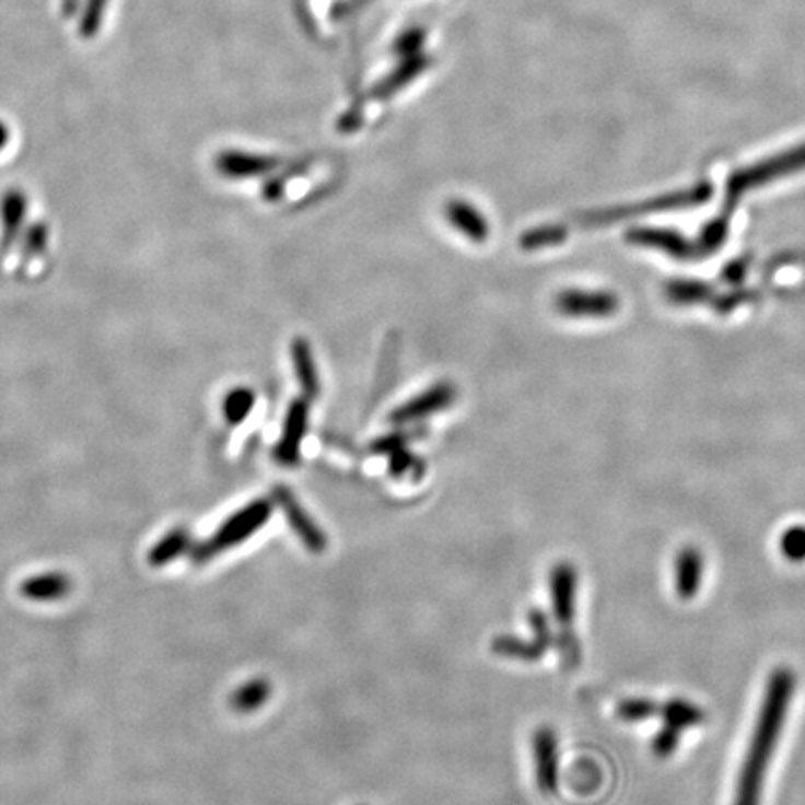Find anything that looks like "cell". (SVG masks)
Listing matches in <instances>:
<instances>
[{
  "label": "cell",
  "mask_w": 805,
  "mask_h": 805,
  "mask_svg": "<svg viewBox=\"0 0 805 805\" xmlns=\"http://www.w3.org/2000/svg\"><path fill=\"white\" fill-rule=\"evenodd\" d=\"M794 688L796 677L793 669L778 667L770 675L759 716L755 722L754 735L749 738L748 754L738 774L735 805H759L767 770L785 725L786 712L793 701Z\"/></svg>",
  "instance_id": "cell-1"
},
{
  "label": "cell",
  "mask_w": 805,
  "mask_h": 805,
  "mask_svg": "<svg viewBox=\"0 0 805 805\" xmlns=\"http://www.w3.org/2000/svg\"><path fill=\"white\" fill-rule=\"evenodd\" d=\"M271 515L272 503L269 500L265 498L254 500L243 510L226 518L208 541L200 542L192 550V560L203 563V561L213 560L214 556L226 552L230 548L237 547L252 535L258 534L259 529L269 523Z\"/></svg>",
  "instance_id": "cell-2"
},
{
  "label": "cell",
  "mask_w": 805,
  "mask_h": 805,
  "mask_svg": "<svg viewBox=\"0 0 805 805\" xmlns=\"http://www.w3.org/2000/svg\"><path fill=\"white\" fill-rule=\"evenodd\" d=\"M711 183H698L693 189L682 190V192H677V195L661 196V198H653V200L634 203V206H623V208L604 209V211H595V213H585L580 217L579 222L580 226L585 228L610 226L611 222L623 221V219H629V217L693 208V206L704 203V201L711 198Z\"/></svg>",
  "instance_id": "cell-3"
},
{
  "label": "cell",
  "mask_w": 805,
  "mask_h": 805,
  "mask_svg": "<svg viewBox=\"0 0 805 805\" xmlns=\"http://www.w3.org/2000/svg\"><path fill=\"white\" fill-rule=\"evenodd\" d=\"M805 168V144L794 150L783 151L780 155L767 159L762 163L754 164L749 168L738 171L727 182V195L730 198H738L746 195L748 190L762 187L767 183L774 182L778 177L794 174Z\"/></svg>",
  "instance_id": "cell-4"
},
{
  "label": "cell",
  "mask_w": 805,
  "mask_h": 805,
  "mask_svg": "<svg viewBox=\"0 0 805 805\" xmlns=\"http://www.w3.org/2000/svg\"><path fill=\"white\" fill-rule=\"evenodd\" d=\"M550 603H552L553 619L558 621L561 635H571L574 616H576V587H579V574L573 563L560 561L552 567L550 579Z\"/></svg>",
  "instance_id": "cell-5"
},
{
  "label": "cell",
  "mask_w": 805,
  "mask_h": 805,
  "mask_svg": "<svg viewBox=\"0 0 805 805\" xmlns=\"http://www.w3.org/2000/svg\"><path fill=\"white\" fill-rule=\"evenodd\" d=\"M532 755H534L535 783L542 794L558 793L560 786V744L552 727L542 725L532 736Z\"/></svg>",
  "instance_id": "cell-6"
},
{
  "label": "cell",
  "mask_w": 805,
  "mask_h": 805,
  "mask_svg": "<svg viewBox=\"0 0 805 805\" xmlns=\"http://www.w3.org/2000/svg\"><path fill=\"white\" fill-rule=\"evenodd\" d=\"M556 310L573 319H604L619 310V299L608 291L567 290L556 296Z\"/></svg>",
  "instance_id": "cell-7"
},
{
  "label": "cell",
  "mask_w": 805,
  "mask_h": 805,
  "mask_svg": "<svg viewBox=\"0 0 805 805\" xmlns=\"http://www.w3.org/2000/svg\"><path fill=\"white\" fill-rule=\"evenodd\" d=\"M275 500L282 508L283 515L288 518L291 529L301 539L302 545L312 553H323L327 548V535L315 524L314 518L304 511L301 502L293 497V492L285 487L275 489Z\"/></svg>",
  "instance_id": "cell-8"
},
{
  "label": "cell",
  "mask_w": 805,
  "mask_h": 805,
  "mask_svg": "<svg viewBox=\"0 0 805 805\" xmlns=\"http://www.w3.org/2000/svg\"><path fill=\"white\" fill-rule=\"evenodd\" d=\"M455 399V388L450 383H439L422 392L420 396L412 397L407 402L399 405L390 415V422L396 425L418 422L428 416L436 415L446 409Z\"/></svg>",
  "instance_id": "cell-9"
},
{
  "label": "cell",
  "mask_w": 805,
  "mask_h": 805,
  "mask_svg": "<svg viewBox=\"0 0 805 805\" xmlns=\"http://www.w3.org/2000/svg\"><path fill=\"white\" fill-rule=\"evenodd\" d=\"M627 240L634 245L649 246L656 250L667 252L669 256L680 259L703 258L704 252L699 241H690L680 233L669 230H654V228H634L627 233Z\"/></svg>",
  "instance_id": "cell-10"
},
{
  "label": "cell",
  "mask_w": 805,
  "mask_h": 805,
  "mask_svg": "<svg viewBox=\"0 0 805 805\" xmlns=\"http://www.w3.org/2000/svg\"><path fill=\"white\" fill-rule=\"evenodd\" d=\"M308 425V405L304 399L291 402L285 422H283L282 439L277 444L275 457L278 465L295 466L301 459V444Z\"/></svg>",
  "instance_id": "cell-11"
},
{
  "label": "cell",
  "mask_w": 805,
  "mask_h": 805,
  "mask_svg": "<svg viewBox=\"0 0 805 805\" xmlns=\"http://www.w3.org/2000/svg\"><path fill=\"white\" fill-rule=\"evenodd\" d=\"M703 574V553L696 547L680 548L675 558V592L682 600H692L698 595Z\"/></svg>",
  "instance_id": "cell-12"
},
{
  "label": "cell",
  "mask_w": 805,
  "mask_h": 805,
  "mask_svg": "<svg viewBox=\"0 0 805 805\" xmlns=\"http://www.w3.org/2000/svg\"><path fill=\"white\" fill-rule=\"evenodd\" d=\"M446 219L455 230L465 233L468 240L474 243H485L489 240V222L483 214L479 213V209L474 208L472 203L465 200H452L446 203Z\"/></svg>",
  "instance_id": "cell-13"
},
{
  "label": "cell",
  "mask_w": 805,
  "mask_h": 805,
  "mask_svg": "<svg viewBox=\"0 0 805 805\" xmlns=\"http://www.w3.org/2000/svg\"><path fill=\"white\" fill-rule=\"evenodd\" d=\"M277 164V159L252 155L243 151H228L217 161L219 171L228 177L261 176L265 172L272 171Z\"/></svg>",
  "instance_id": "cell-14"
},
{
  "label": "cell",
  "mask_w": 805,
  "mask_h": 805,
  "mask_svg": "<svg viewBox=\"0 0 805 805\" xmlns=\"http://www.w3.org/2000/svg\"><path fill=\"white\" fill-rule=\"evenodd\" d=\"M291 360H293L296 381L301 384L302 394L308 399H315L319 396V377H317V368H315L314 354H312L308 341L304 338L293 340Z\"/></svg>",
  "instance_id": "cell-15"
},
{
  "label": "cell",
  "mask_w": 805,
  "mask_h": 805,
  "mask_svg": "<svg viewBox=\"0 0 805 805\" xmlns=\"http://www.w3.org/2000/svg\"><path fill=\"white\" fill-rule=\"evenodd\" d=\"M548 648H550L548 643L535 638V635L532 640H521L516 635H498L491 643V649L498 656L521 662L541 661Z\"/></svg>",
  "instance_id": "cell-16"
},
{
  "label": "cell",
  "mask_w": 805,
  "mask_h": 805,
  "mask_svg": "<svg viewBox=\"0 0 805 805\" xmlns=\"http://www.w3.org/2000/svg\"><path fill=\"white\" fill-rule=\"evenodd\" d=\"M272 696L271 682L261 677L256 679L246 680L243 685L232 693L230 703L233 709L237 712H254L259 711Z\"/></svg>",
  "instance_id": "cell-17"
},
{
  "label": "cell",
  "mask_w": 805,
  "mask_h": 805,
  "mask_svg": "<svg viewBox=\"0 0 805 805\" xmlns=\"http://www.w3.org/2000/svg\"><path fill=\"white\" fill-rule=\"evenodd\" d=\"M661 718L664 724L679 730L680 733L704 722V712L698 704L690 703L686 699H669L661 707Z\"/></svg>",
  "instance_id": "cell-18"
},
{
  "label": "cell",
  "mask_w": 805,
  "mask_h": 805,
  "mask_svg": "<svg viewBox=\"0 0 805 805\" xmlns=\"http://www.w3.org/2000/svg\"><path fill=\"white\" fill-rule=\"evenodd\" d=\"M428 66V60L423 57L407 58V62L401 63L392 75L386 77L381 84H378L373 97L375 100H388L392 95L399 92L402 86H407L410 81H415L416 77L420 75Z\"/></svg>",
  "instance_id": "cell-19"
},
{
  "label": "cell",
  "mask_w": 805,
  "mask_h": 805,
  "mask_svg": "<svg viewBox=\"0 0 805 805\" xmlns=\"http://www.w3.org/2000/svg\"><path fill=\"white\" fill-rule=\"evenodd\" d=\"M68 590H70V582L63 574L57 573L42 574L36 579L26 580L21 587V592L32 600H55V598L63 597Z\"/></svg>",
  "instance_id": "cell-20"
},
{
  "label": "cell",
  "mask_w": 805,
  "mask_h": 805,
  "mask_svg": "<svg viewBox=\"0 0 805 805\" xmlns=\"http://www.w3.org/2000/svg\"><path fill=\"white\" fill-rule=\"evenodd\" d=\"M616 714L621 722L640 724V722H649V720L658 716L661 704L649 698L623 699L621 703L617 704Z\"/></svg>",
  "instance_id": "cell-21"
},
{
  "label": "cell",
  "mask_w": 805,
  "mask_h": 805,
  "mask_svg": "<svg viewBox=\"0 0 805 805\" xmlns=\"http://www.w3.org/2000/svg\"><path fill=\"white\" fill-rule=\"evenodd\" d=\"M666 295L675 304H696L712 296V288L709 283L696 282V280H677L667 283Z\"/></svg>",
  "instance_id": "cell-22"
},
{
  "label": "cell",
  "mask_w": 805,
  "mask_h": 805,
  "mask_svg": "<svg viewBox=\"0 0 805 805\" xmlns=\"http://www.w3.org/2000/svg\"><path fill=\"white\" fill-rule=\"evenodd\" d=\"M567 233H569L567 228L558 226V224L534 228V230H528L524 235H521L518 245L524 250H539V248H547V246L560 245L567 240Z\"/></svg>",
  "instance_id": "cell-23"
},
{
  "label": "cell",
  "mask_w": 805,
  "mask_h": 805,
  "mask_svg": "<svg viewBox=\"0 0 805 805\" xmlns=\"http://www.w3.org/2000/svg\"><path fill=\"white\" fill-rule=\"evenodd\" d=\"M189 547V534L185 529H176L172 534L166 535L163 541L155 545V548L151 550L150 561L151 565H163L168 561L177 558L179 553L185 552Z\"/></svg>",
  "instance_id": "cell-24"
},
{
  "label": "cell",
  "mask_w": 805,
  "mask_h": 805,
  "mask_svg": "<svg viewBox=\"0 0 805 805\" xmlns=\"http://www.w3.org/2000/svg\"><path fill=\"white\" fill-rule=\"evenodd\" d=\"M254 392L248 388H237V390L230 392L226 399H224V416L230 423H241L245 420L246 416L250 415L252 407H254Z\"/></svg>",
  "instance_id": "cell-25"
},
{
  "label": "cell",
  "mask_w": 805,
  "mask_h": 805,
  "mask_svg": "<svg viewBox=\"0 0 805 805\" xmlns=\"http://www.w3.org/2000/svg\"><path fill=\"white\" fill-rule=\"evenodd\" d=\"M780 550L783 558L793 563L805 561V526L796 524L781 534Z\"/></svg>",
  "instance_id": "cell-26"
},
{
  "label": "cell",
  "mask_w": 805,
  "mask_h": 805,
  "mask_svg": "<svg viewBox=\"0 0 805 805\" xmlns=\"http://www.w3.org/2000/svg\"><path fill=\"white\" fill-rule=\"evenodd\" d=\"M25 217V198L21 192H10L2 201V222H4V240L10 241L12 233H18L21 221Z\"/></svg>",
  "instance_id": "cell-27"
},
{
  "label": "cell",
  "mask_w": 805,
  "mask_h": 805,
  "mask_svg": "<svg viewBox=\"0 0 805 805\" xmlns=\"http://www.w3.org/2000/svg\"><path fill=\"white\" fill-rule=\"evenodd\" d=\"M680 743V731L669 725H662V730L654 735L653 743H651V749L656 757L666 759L669 755H674L679 748Z\"/></svg>",
  "instance_id": "cell-28"
},
{
  "label": "cell",
  "mask_w": 805,
  "mask_h": 805,
  "mask_svg": "<svg viewBox=\"0 0 805 805\" xmlns=\"http://www.w3.org/2000/svg\"><path fill=\"white\" fill-rule=\"evenodd\" d=\"M727 230H730V226H727L725 219L712 221L709 226L704 228L701 237H699V245L703 248L704 256H709L711 252L718 250L720 246L724 245Z\"/></svg>",
  "instance_id": "cell-29"
},
{
  "label": "cell",
  "mask_w": 805,
  "mask_h": 805,
  "mask_svg": "<svg viewBox=\"0 0 805 805\" xmlns=\"http://www.w3.org/2000/svg\"><path fill=\"white\" fill-rule=\"evenodd\" d=\"M390 455V474L392 476H405V474L415 472V476H420L418 472V466L420 460L416 459L415 455L407 450V446L397 447L394 452L388 453Z\"/></svg>",
  "instance_id": "cell-30"
},
{
  "label": "cell",
  "mask_w": 805,
  "mask_h": 805,
  "mask_svg": "<svg viewBox=\"0 0 805 805\" xmlns=\"http://www.w3.org/2000/svg\"><path fill=\"white\" fill-rule=\"evenodd\" d=\"M423 39H425V34L420 28L405 32L396 42L397 55L405 58L416 57V52H420V49H422Z\"/></svg>",
  "instance_id": "cell-31"
}]
</instances>
